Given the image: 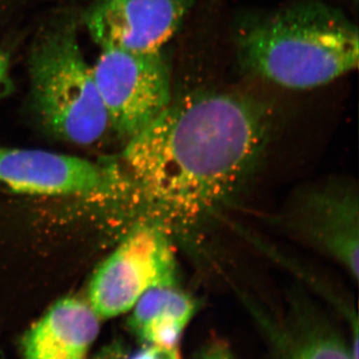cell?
I'll return each instance as SVG.
<instances>
[{
    "instance_id": "obj_1",
    "label": "cell",
    "mask_w": 359,
    "mask_h": 359,
    "mask_svg": "<svg viewBox=\"0 0 359 359\" xmlns=\"http://www.w3.org/2000/svg\"><path fill=\"white\" fill-rule=\"evenodd\" d=\"M264 104L224 92L173 99L123 152L139 224L193 242L248 181L271 131Z\"/></svg>"
},
{
    "instance_id": "obj_2",
    "label": "cell",
    "mask_w": 359,
    "mask_h": 359,
    "mask_svg": "<svg viewBox=\"0 0 359 359\" xmlns=\"http://www.w3.org/2000/svg\"><path fill=\"white\" fill-rule=\"evenodd\" d=\"M237 42L248 72L287 88L321 86L358 65V27L337 9L316 2L247 23Z\"/></svg>"
},
{
    "instance_id": "obj_3",
    "label": "cell",
    "mask_w": 359,
    "mask_h": 359,
    "mask_svg": "<svg viewBox=\"0 0 359 359\" xmlns=\"http://www.w3.org/2000/svg\"><path fill=\"white\" fill-rule=\"evenodd\" d=\"M30 76L35 106L52 132L78 145L106 133L109 118L73 25L42 37L33 50Z\"/></svg>"
},
{
    "instance_id": "obj_4",
    "label": "cell",
    "mask_w": 359,
    "mask_h": 359,
    "mask_svg": "<svg viewBox=\"0 0 359 359\" xmlns=\"http://www.w3.org/2000/svg\"><path fill=\"white\" fill-rule=\"evenodd\" d=\"M179 285L176 242L150 224H137L94 273L88 302L99 318L128 313L148 290Z\"/></svg>"
},
{
    "instance_id": "obj_5",
    "label": "cell",
    "mask_w": 359,
    "mask_h": 359,
    "mask_svg": "<svg viewBox=\"0 0 359 359\" xmlns=\"http://www.w3.org/2000/svg\"><path fill=\"white\" fill-rule=\"evenodd\" d=\"M92 70L110 127L128 139L173 100L171 71L162 51L103 48Z\"/></svg>"
},
{
    "instance_id": "obj_6",
    "label": "cell",
    "mask_w": 359,
    "mask_h": 359,
    "mask_svg": "<svg viewBox=\"0 0 359 359\" xmlns=\"http://www.w3.org/2000/svg\"><path fill=\"white\" fill-rule=\"evenodd\" d=\"M0 191L103 199L129 197L130 184L116 167L49 151L0 148Z\"/></svg>"
},
{
    "instance_id": "obj_7",
    "label": "cell",
    "mask_w": 359,
    "mask_h": 359,
    "mask_svg": "<svg viewBox=\"0 0 359 359\" xmlns=\"http://www.w3.org/2000/svg\"><path fill=\"white\" fill-rule=\"evenodd\" d=\"M280 219L294 237L330 257L358 282L359 205L353 184L334 180L309 187L295 196Z\"/></svg>"
},
{
    "instance_id": "obj_8",
    "label": "cell",
    "mask_w": 359,
    "mask_h": 359,
    "mask_svg": "<svg viewBox=\"0 0 359 359\" xmlns=\"http://www.w3.org/2000/svg\"><path fill=\"white\" fill-rule=\"evenodd\" d=\"M197 0H100L86 18L101 48L162 51Z\"/></svg>"
},
{
    "instance_id": "obj_9",
    "label": "cell",
    "mask_w": 359,
    "mask_h": 359,
    "mask_svg": "<svg viewBox=\"0 0 359 359\" xmlns=\"http://www.w3.org/2000/svg\"><path fill=\"white\" fill-rule=\"evenodd\" d=\"M89 302L77 297L56 302L26 332L22 359H87L100 330Z\"/></svg>"
},
{
    "instance_id": "obj_10",
    "label": "cell",
    "mask_w": 359,
    "mask_h": 359,
    "mask_svg": "<svg viewBox=\"0 0 359 359\" xmlns=\"http://www.w3.org/2000/svg\"><path fill=\"white\" fill-rule=\"evenodd\" d=\"M197 309V302L180 285L154 287L132 309L130 328L151 346L175 347Z\"/></svg>"
},
{
    "instance_id": "obj_11",
    "label": "cell",
    "mask_w": 359,
    "mask_h": 359,
    "mask_svg": "<svg viewBox=\"0 0 359 359\" xmlns=\"http://www.w3.org/2000/svg\"><path fill=\"white\" fill-rule=\"evenodd\" d=\"M294 359H358L332 337H320L302 347Z\"/></svg>"
},
{
    "instance_id": "obj_12",
    "label": "cell",
    "mask_w": 359,
    "mask_h": 359,
    "mask_svg": "<svg viewBox=\"0 0 359 359\" xmlns=\"http://www.w3.org/2000/svg\"><path fill=\"white\" fill-rule=\"evenodd\" d=\"M130 359H180V355L176 346H150Z\"/></svg>"
},
{
    "instance_id": "obj_13",
    "label": "cell",
    "mask_w": 359,
    "mask_h": 359,
    "mask_svg": "<svg viewBox=\"0 0 359 359\" xmlns=\"http://www.w3.org/2000/svg\"><path fill=\"white\" fill-rule=\"evenodd\" d=\"M8 58L4 52L0 51V96L8 87Z\"/></svg>"
},
{
    "instance_id": "obj_14",
    "label": "cell",
    "mask_w": 359,
    "mask_h": 359,
    "mask_svg": "<svg viewBox=\"0 0 359 359\" xmlns=\"http://www.w3.org/2000/svg\"><path fill=\"white\" fill-rule=\"evenodd\" d=\"M201 359H233L230 351L223 346H212L203 354Z\"/></svg>"
},
{
    "instance_id": "obj_15",
    "label": "cell",
    "mask_w": 359,
    "mask_h": 359,
    "mask_svg": "<svg viewBox=\"0 0 359 359\" xmlns=\"http://www.w3.org/2000/svg\"><path fill=\"white\" fill-rule=\"evenodd\" d=\"M117 351L115 349L111 348L109 351H105L101 355H99L96 359H117Z\"/></svg>"
}]
</instances>
